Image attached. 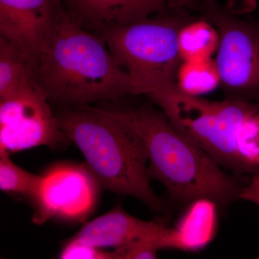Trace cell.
I'll list each match as a JSON object with an SVG mask.
<instances>
[{
  "instance_id": "cell-1",
  "label": "cell",
  "mask_w": 259,
  "mask_h": 259,
  "mask_svg": "<svg viewBox=\"0 0 259 259\" xmlns=\"http://www.w3.org/2000/svg\"><path fill=\"white\" fill-rule=\"evenodd\" d=\"M54 29L37 61L34 81L56 107L79 106L134 95L131 76L102 37L89 32L55 0Z\"/></svg>"
},
{
  "instance_id": "cell-2",
  "label": "cell",
  "mask_w": 259,
  "mask_h": 259,
  "mask_svg": "<svg viewBox=\"0 0 259 259\" xmlns=\"http://www.w3.org/2000/svg\"><path fill=\"white\" fill-rule=\"evenodd\" d=\"M106 111L134 129L144 141L148 177L161 182L175 203L185 207L197 199H208L221 209L239 199L248 179L227 173L178 132L161 110L144 105L125 111Z\"/></svg>"
},
{
  "instance_id": "cell-3",
  "label": "cell",
  "mask_w": 259,
  "mask_h": 259,
  "mask_svg": "<svg viewBox=\"0 0 259 259\" xmlns=\"http://www.w3.org/2000/svg\"><path fill=\"white\" fill-rule=\"evenodd\" d=\"M54 113L99 185L139 199L154 212H167L166 204L150 185L147 150L134 129L106 110L89 105L57 107Z\"/></svg>"
},
{
  "instance_id": "cell-4",
  "label": "cell",
  "mask_w": 259,
  "mask_h": 259,
  "mask_svg": "<svg viewBox=\"0 0 259 259\" xmlns=\"http://www.w3.org/2000/svg\"><path fill=\"white\" fill-rule=\"evenodd\" d=\"M178 132L202 148L220 166L236 176L245 175L238 151L243 123L259 112V104L229 100L210 101L187 95L177 81L145 94Z\"/></svg>"
},
{
  "instance_id": "cell-5",
  "label": "cell",
  "mask_w": 259,
  "mask_h": 259,
  "mask_svg": "<svg viewBox=\"0 0 259 259\" xmlns=\"http://www.w3.org/2000/svg\"><path fill=\"white\" fill-rule=\"evenodd\" d=\"M178 8L108 29L99 35L131 76L134 95L177 81L182 63L179 34L192 20Z\"/></svg>"
},
{
  "instance_id": "cell-6",
  "label": "cell",
  "mask_w": 259,
  "mask_h": 259,
  "mask_svg": "<svg viewBox=\"0 0 259 259\" xmlns=\"http://www.w3.org/2000/svg\"><path fill=\"white\" fill-rule=\"evenodd\" d=\"M191 10L219 33L215 61L226 99L259 104V19L239 18L216 0H196Z\"/></svg>"
},
{
  "instance_id": "cell-7",
  "label": "cell",
  "mask_w": 259,
  "mask_h": 259,
  "mask_svg": "<svg viewBox=\"0 0 259 259\" xmlns=\"http://www.w3.org/2000/svg\"><path fill=\"white\" fill-rule=\"evenodd\" d=\"M49 104L34 78L0 99V153L42 146L61 149L71 144Z\"/></svg>"
},
{
  "instance_id": "cell-8",
  "label": "cell",
  "mask_w": 259,
  "mask_h": 259,
  "mask_svg": "<svg viewBox=\"0 0 259 259\" xmlns=\"http://www.w3.org/2000/svg\"><path fill=\"white\" fill-rule=\"evenodd\" d=\"M99 184L87 168L64 166L42 175L35 197L32 221L42 224L52 218L78 219L95 204Z\"/></svg>"
},
{
  "instance_id": "cell-9",
  "label": "cell",
  "mask_w": 259,
  "mask_h": 259,
  "mask_svg": "<svg viewBox=\"0 0 259 259\" xmlns=\"http://www.w3.org/2000/svg\"><path fill=\"white\" fill-rule=\"evenodd\" d=\"M55 0H0V35L36 67L55 23Z\"/></svg>"
},
{
  "instance_id": "cell-10",
  "label": "cell",
  "mask_w": 259,
  "mask_h": 259,
  "mask_svg": "<svg viewBox=\"0 0 259 259\" xmlns=\"http://www.w3.org/2000/svg\"><path fill=\"white\" fill-rule=\"evenodd\" d=\"M195 0H61L70 18L100 35L108 29L178 8L190 9Z\"/></svg>"
},
{
  "instance_id": "cell-11",
  "label": "cell",
  "mask_w": 259,
  "mask_h": 259,
  "mask_svg": "<svg viewBox=\"0 0 259 259\" xmlns=\"http://www.w3.org/2000/svg\"><path fill=\"white\" fill-rule=\"evenodd\" d=\"M167 228L152 221L140 220L117 207L87 223L74 238L100 249H117L141 238L163 234Z\"/></svg>"
},
{
  "instance_id": "cell-12",
  "label": "cell",
  "mask_w": 259,
  "mask_h": 259,
  "mask_svg": "<svg viewBox=\"0 0 259 259\" xmlns=\"http://www.w3.org/2000/svg\"><path fill=\"white\" fill-rule=\"evenodd\" d=\"M219 207L208 199H199L185 207L173 228H168L159 241L160 250L195 252L214 239Z\"/></svg>"
},
{
  "instance_id": "cell-13",
  "label": "cell",
  "mask_w": 259,
  "mask_h": 259,
  "mask_svg": "<svg viewBox=\"0 0 259 259\" xmlns=\"http://www.w3.org/2000/svg\"><path fill=\"white\" fill-rule=\"evenodd\" d=\"M219 46L217 29L202 18L187 22L179 34V49L182 62L209 59L217 52Z\"/></svg>"
},
{
  "instance_id": "cell-14",
  "label": "cell",
  "mask_w": 259,
  "mask_h": 259,
  "mask_svg": "<svg viewBox=\"0 0 259 259\" xmlns=\"http://www.w3.org/2000/svg\"><path fill=\"white\" fill-rule=\"evenodd\" d=\"M35 67L30 61L0 35V99L13 95L24 83L33 79Z\"/></svg>"
},
{
  "instance_id": "cell-15",
  "label": "cell",
  "mask_w": 259,
  "mask_h": 259,
  "mask_svg": "<svg viewBox=\"0 0 259 259\" xmlns=\"http://www.w3.org/2000/svg\"><path fill=\"white\" fill-rule=\"evenodd\" d=\"M177 83L183 93L192 96L210 93L221 83L215 60L209 58L183 61L179 69Z\"/></svg>"
},
{
  "instance_id": "cell-16",
  "label": "cell",
  "mask_w": 259,
  "mask_h": 259,
  "mask_svg": "<svg viewBox=\"0 0 259 259\" xmlns=\"http://www.w3.org/2000/svg\"><path fill=\"white\" fill-rule=\"evenodd\" d=\"M42 178L18 166L10 154L0 153V190L8 193L21 194L32 200L35 197Z\"/></svg>"
},
{
  "instance_id": "cell-17",
  "label": "cell",
  "mask_w": 259,
  "mask_h": 259,
  "mask_svg": "<svg viewBox=\"0 0 259 259\" xmlns=\"http://www.w3.org/2000/svg\"><path fill=\"white\" fill-rule=\"evenodd\" d=\"M238 151L245 175L259 172V112L247 119L242 126Z\"/></svg>"
},
{
  "instance_id": "cell-18",
  "label": "cell",
  "mask_w": 259,
  "mask_h": 259,
  "mask_svg": "<svg viewBox=\"0 0 259 259\" xmlns=\"http://www.w3.org/2000/svg\"><path fill=\"white\" fill-rule=\"evenodd\" d=\"M165 233L158 236L141 238L115 249L113 251L114 259L157 258V252L160 250V239Z\"/></svg>"
},
{
  "instance_id": "cell-19",
  "label": "cell",
  "mask_w": 259,
  "mask_h": 259,
  "mask_svg": "<svg viewBox=\"0 0 259 259\" xmlns=\"http://www.w3.org/2000/svg\"><path fill=\"white\" fill-rule=\"evenodd\" d=\"M61 259H114L113 251H104L81 243L73 238L66 243L60 254Z\"/></svg>"
},
{
  "instance_id": "cell-20",
  "label": "cell",
  "mask_w": 259,
  "mask_h": 259,
  "mask_svg": "<svg viewBox=\"0 0 259 259\" xmlns=\"http://www.w3.org/2000/svg\"><path fill=\"white\" fill-rule=\"evenodd\" d=\"M239 199L248 201L259 207V172L250 175L241 191Z\"/></svg>"
}]
</instances>
